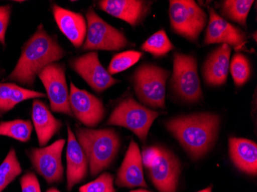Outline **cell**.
<instances>
[{"instance_id": "1f68e13d", "label": "cell", "mask_w": 257, "mask_h": 192, "mask_svg": "<svg viewBox=\"0 0 257 192\" xmlns=\"http://www.w3.org/2000/svg\"><path fill=\"white\" fill-rule=\"evenodd\" d=\"M160 153V147H149L143 151L142 161L143 164L145 166L146 168L148 169L154 164V161L158 158Z\"/></svg>"}, {"instance_id": "2e32d148", "label": "cell", "mask_w": 257, "mask_h": 192, "mask_svg": "<svg viewBox=\"0 0 257 192\" xmlns=\"http://www.w3.org/2000/svg\"><path fill=\"white\" fill-rule=\"evenodd\" d=\"M67 135L66 178L67 190H71L76 184L83 181L87 176L89 161L69 125H67Z\"/></svg>"}, {"instance_id": "d6986e66", "label": "cell", "mask_w": 257, "mask_h": 192, "mask_svg": "<svg viewBox=\"0 0 257 192\" xmlns=\"http://www.w3.org/2000/svg\"><path fill=\"white\" fill-rule=\"evenodd\" d=\"M231 47L222 44L206 59L202 69L203 78L207 85L223 86L226 83L230 64Z\"/></svg>"}, {"instance_id": "d4e9b609", "label": "cell", "mask_w": 257, "mask_h": 192, "mask_svg": "<svg viewBox=\"0 0 257 192\" xmlns=\"http://www.w3.org/2000/svg\"><path fill=\"white\" fill-rule=\"evenodd\" d=\"M22 173V167L14 148H11L7 157L0 164V192Z\"/></svg>"}, {"instance_id": "30bf717a", "label": "cell", "mask_w": 257, "mask_h": 192, "mask_svg": "<svg viewBox=\"0 0 257 192\" xmlns=\"http://www.w3.org/2000/svg\"><path fill=\"white\" fill-rule=\"evenodd\" d=\"M66 140L59 139L48 146L32 148L27 152L35 170L48 184L63 181L64 167L62 154Z\"/></svg>"}, {"instance_id": "7402d4cb", "label": "cell", "mask_w": 257, "mask_h": 192, "mask_svg": "<svg viewBox=\"0 0 257 192\" xmlns=\"http://www.w3.org/2000/svg\"><path fill=\"white\" fill-rule=\"evenodd\" d=\"M44 97L46 95L41 92L25 89L17 84L0 82V116L10 112L24 101Z\"/></svg>"}, {"instance_id": "5bb4252c", "label": "cell", "mask_w": 257, "mask_h": 192, "mask_svg": "<svg viewBox=\"0 0 257 192\" xmlns=\"http://www.w3.org/2000/svg\"><path fill=\"white\" fill-rule=\"evenodd\" d=\"M209 20L204 44L228 45L241 50L247 42L246 33L221 17L212 7L209 8Z\"/></svg>"}, {"instance_id": "8fae6325", "label": "cell", "mask_w": 257, "mask_h": 192, "mask_svg": "<svg viewBox=\"0 0 257 192\" xmlns=\"http://www.w3.org/2000/svg\"><path fill=\"white\" fill-rule=\"evenodd\" d=\"M70 67L96 92H102L119 82L114 79L99 61L96 52H89L71 59Z\"/></svg>"}, {"instance_id": "9c48e42d", "label": "cell", "mask_w": 257, "mask_h": 192, "mask_svg": "<svg viewBox=\"0 0 257 192\" xmlns=\"http://www.w3.org/2000/svg\"><path fill=\"white\" fill-rule=\"evenodd\" d=\"M37 76L46 89L52 111L73 116L69 106V92L64 65L52 63L42 69Z\"/></svg>"}, {"instance_id": "ba28073f", "label": "cell", "mask_w": 257, "mask_h": 192, "mask_svg": "<svg viewBox=\"0 0 257 192\" xmlns=\"http://www.w3.org/2000/svg\"><path fill=\"white\" fill-rule=\"evenodd\" d=\"M171 86L174 92L186 102H198L203 96L196 58L175 53Z\"/></svg>"}, {"instance_id": "cb8c5ba5", "label": "cell", "mask_w": 257, "mask_h": 192, "mask_svg": "<svg viewBox=\"0 0 257 192\" xmlns=\"http://www.w3.org/2000/svg\"><path fill=\"white\" fill-rule=\"evenodd\" d=\"M33 125L30 120L16 119L0 122V136H7L22 142L30 139Z\"/></svg>"}, {"instance_id": "4dcf8cb0", "label": "cell", "mask_w": 257, "mask_h": 192, "mask_svg": "<svg viewBox=\"0 0 257 192\" xmlns=\"http://www.w3.org/2000/svg\"><path fill=\"white\" fill-rule=\"evenodd\" d=\"M12 8L10 5L0 7V43L6 46V33L10 23Z\"/></svg>"}, {"instance_id": "9a60e30c", "label": "cell", "mask_w": 257, "mask_h": 192, "mask_svg": "<svg viewBox=\"0 0 257 192\" xmlns=\"http://www.w3.org/2000/svg\"><path fill=\"white\" fill-rule=\"evenodd\" d=\"M152 2L142 0H102L98 7L112 17L123 20L133 27L144 21L151 8Z\"/></svg>"}, {"instance_id": "277c9868", "label": "cell", "mask_w": 257, "mask_h": 192, "mask_svg": "<svg viewBox=\"0 0 257 192\" xmlns=\"http://www.w3.org/2000/svg\"><path fill=\"white\" fill-rule=\"evenodd\" d=\"M170 73L155 65L144 64L134 75L136 95L140 102L154 109H165L166 84Z\"/></svg>"}, {"instance_id": "6da1fadb", "label": "cell", "mask_w": 257, "mask_h": 192, "mask_svg": "<svg viewBox=\"0 0 257 192\" xmlns=\"http://www.w3.org/2000/svg\"><path fill=\"white\" fill-rule=\"evenodd\" d=\"M66 54L56 39L49 35L40 24L23 46L18 63L7 79L33 87L40 71L48 65L60 61Z\"/></svg>"}, {"instance_id": "f1b7e54d", "label": "cell", "mask_w": 257, "mask_h": 192, "mask_svg": "<svg viewBox=\"0 0 257 192\" xmlns=\"http://www.w3.org/2000/svg\"><path fill=\"white\" fill-rule=\"evenodd\" d=\"M114 177L110 173H103L95 179L79 187V192H116L113 185Z\"/></svg>"}, {"instance_id": "7a4b0ae2", "label": "cell", "mask_w": 257, "mask_h": 192, "mask_svg": "<svg viewBox=\"0 0 257 192\" xmlns=\"http://www.w3.org/2000/svg\"><path fill=\"white\" fill-rule=\"evenodd\" d=\"M219 124V115L206 112L175 117L166 127L192 158L199 159L214 145Z\"/></svg>"}, {"instance_id": "4fadbf2b", "label": "cell", "mask_w": 257, "mask_h": 192, "mask_svg": "<svg viewBox=\"0 0 257 192\" xmlns=\"http://www.w3.org/2000/svg\"><path fill=\"white\" fill-rule=\"evenodd\" d=\"M147 171H149L152 182L159 191H177L180 163L170 150L160 147L158 158Z\"/></svg>"}, {"instance_id": "603a6c76", "label": "cell", "mask_w": 257, "mask_h": 192, "mask_svg": "<svg viewBox=\"0 0 257 192\" xmlns=\"http://www.w3.org/2000/svg\"><path fill=\"white\" fill-rule=\"evenodd\" d=\"M252 0H226L221 7V13L232 21L246 27V20L253 4Z\"/></svg>"}, {"instance_id": "52a82bcc", "label": "cell", "mask_w": 257, "mask_h": 192, "mask_svg": "<svg viewBox=\"0 0 257 192\" xmlns=\"http://www.w3.org/2000/svg\"><path fill=\"white\" fill-rule=\"evenodd\" d=\"M86 20L87 33L83 50L119 51L131 45L122 32L104 21L92 8L86 13Z\"/></svg>"}, {"instance_id": "3957f363", "label": "cell", "mask_w": 257, "mask_h": 192, "mask_svg": "<svg viewBox=\"0 0 257 192\" xmlns=\"http://www.w3.org/2000/svg\"><path fill=\"white\" fill-rule=\"evenodd\" d=\"M76 139L87 156L92 176L112 164L119 152L120 140L115 130L92 129L76 127Z\"/></svg>"}, {"instance_id": "f546056e", "label": "cell", "mask_w": 257, "mask_h": 192, "mask_svg": "<svg viewBox=\"0 0 257 192\" xmlns=\"http://www.w3.org/2000/svg\"><path fill=\"white\" fill-rule=\"evenodd\" d=\"M22 192H41L40 182L34 173L28 172L20 179Z\"/></svg>"}, {"instance_id": "8992f818", "label": "cell", "mask_w": 257, "mask_h": 192, "mask_svg": "<svg viewBox=\"0 0 257 192\" xmlns=\"http://www.w3.org/2000/svg\"><path fill=\"white\" fill-rule=\"evenodd\" d=\"M170 25L175 33L196 42L206 27L207 15L193 0H170Z\"/></svg>"}, {"instance_id": "83f0119b", "label": "cell", "mask_w": 257, "mask_h": 192, "mask_svg": "<svg viewBox=\"0 0 257 192\" xmlns=\"http://www.w3.org/2000/svg\"><path fill=\"white\" fill-rule=\"evenodd\" d=\"M142 56V53L133 50L118 53L111 60L108 67V73L112 76L123 72L138 63Z\"/></svg>"}, {"instance_id": "ffe728a7", "label": "cell", "mask_w": 257, "mask_h": 192, "mask_svg": "<svg viewBox=\"0 0 257 192\" xmlns=\"http://www.w3.org/2000/svg\"><path fill=\"white\" fill-rule=\"evenodd\" d=\"M32 118L41 147L46 146L63 126L61 121L55 118L46 104L37 99L33 102Z\"/></svg>"}, {"instance_id": "d6a6232c", "label": "cell", "mask_w": 257, "mask_h": 192, "mask_svg": "<svg viewBox=\"0 0 257 192\" xmlns=\"http://www.w3.org/2000/svg\"><path fill=\"white\" fill-rule=\"evenodd\" d=\"M198 192H212V186H209V187H206V188Z\"/></svg>"}, {"instance_id": "44dd1931", "label": "cell", "mask_w": 257, "mask_h": 192, "mask_svg": "<svg viewBox=\"0 0 257 192\" xmlns=\"http://www.w3.org/2000/svg\"><path fill=\"white\" fill-rule=\"evenodd\" d=\"M231 160L239 171L255 175L257 173V145L251 140L232 138L229 140Z\"/></svg>"}, {"instance_id": "e0dca14e", "label": "cell", "mask_w": 257, "mask_h": 192, "mask_svg": "<svg viewBox=\"0 0 257 192\" xmlns=\"http://www.w3.org/2000/svg\"><path fill=\"white\" fill-rule=\"evenodd\" d=\"M115 184L119 187H147L142 156L137 142L131 140L125 158L119 167Z\"/></svg>"}, {"instance_id": "5b68a950", "label": "cell", "mask_w": 257, "mask_h": 192, "mask_svg": "<svg viewBox=\"0 0 257 192\" xmlns=\"http://www.w3.org/2000/svg\"><path fill=\"white\" fill-rule=\"evenodd\" d=\"M160 112L140 105L132 97L119 102L112 111L107 125L124 127L133 131L140 141H146L150 128Z\"/></svg>"}, {"instance_id": "7c38bea8", "label": "cell", "mask_w": 257, "mask_h": 192, "mask_svg": "<svg viewBox=\"0 0 257 192\" xmlns=\"http://www.w3.org/2000/svg\"><path fill=\"white\" fill-rule=\"evenodd\" d=\"M69 106L73 116L89 128L97 126L106 115L102 101L87 91L76 87L73 82L70 84Z\"/></svg>"}, {"instance_id": "484cf974", "label": "cell", "mask_w": 257, "mask_h": 192, "mask_svg": "<svg viewBox=\"0 0 257 192\" xmlns=\"http://www.w3.org/2000/svg\"><path fill=\"white\" fill-rule=\"evenodd\" d=\"M141 49L144 52L159 58L166 56L167 53L174 50V46L166 32L162 30L152 35L142 45Z\"/></svg>"}, {"instance_id": "e575fe53", "label": "cell", "mask_w": 257, "mask_h": 192, "mask_svg": "<svg viewBox=\"0 0 257 192\" xmlns=\"http://www.w3.org/2000/svg\"><path fill=\"white\" fill-rule=\"evenodd\" d=\"M131 192H151L149 191V190H144V189H138V190H132Z\"/></svg>"}, {"instance_id": "836d02e7", "label": "cell", "mask_w": 257, "mask_h": 192, "mask_svg": "<svg viewBox=\"0 0 257 192\" xmlns=\"http://www.w3.org/2000/svg\"><path fill=\"white\" fill-rule=\"evenodd\" d=\"M46 192H61L60 190H58V189L54 188V187H52V188L48 189V190H46Z\"/></svg>"}, {"instance_id": "4316f807", "label": "cell", "mask_w": 257, "mask_h": 192, "mask_svg": "<svg viewBox=\"0 0 257 192\" xmlns=\"http://www.w3.org/2000/svg\"><path fill=\"white\" fill-rule=\"evenodd\" d=\"M229 70L235 85L238 87L243 86L250 77L251 66L249 59L241 53H236L229 64Z\"/></svg>"}, {"instance_id": "ac0fdd59", "label": "cell", "mask_w": 257, "mask_h": 192, "mask_svg": "<svg viewBox=\"0 0 257 192\" xmlns=\"http://www.w3.org/2000/svg\"><path fill=\"white\" fill-rule=\"evenodd\" d=\"M53 14L58 27L70 43L76 48L83 46L87 33V23L83 15L56 4Z\"/></svg>"}]
</instances>
